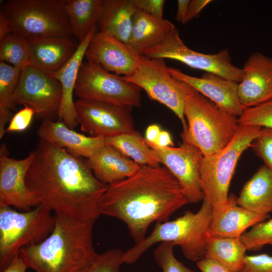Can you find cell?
<instances>
[{
	"label": "cell",
	"instance_id": "1",
	"mask_svg": "<svg viewBox=\"0 0 272 272\" xmlns=\"http://www.w3.org/2000/svg\"><path fill=\"white\" fill-rule=\"evenodd\" d=\"M31 152L26 183L40 203L55 215L95 222L108 185L96 178L85 161L64 149L40 140Z\"/></svg>",
	"mask_w": 272,
	"mask_h": 272
},
{
	"label": "cell",
	"instance_id": "2",
	"mask_svg": "<svg viewBox=\"0 0 272 272\" xmlns=\"http://www.w3.org/2000/svg\"><path fill=\"white\" fill-rule=\"evenodd\" d=\"M188 203L179 183L166 167L141 165L132 176L108 185L99 212L123 222L137 243L152 223L167 221Z\"/></svg>",
	"mask_w": 272,
	"mask_h": 272
},
{
	"label": "cell",
	"instance_id": "3",
	"mask_svg": "<svg viewBox=\"0 0 272 272\" xmlns=\"http://www.w3.org/2000/svg\"><path fill=\"white\" fill-rule=\"evenodd\" d=\"M54 216L51 234L38 244L22 248L20 256L35 272H83L98 254L93 243L95 222Z\"/></svg>",
	"mask_w": 272,
	"mask_h": 272
},
{
	"label": "cell",
	"instance_id": "4",
	"mask_svg": "<svg viewBox=\"0 0 272 272\" xmlns=\"http://www.w3.org/2000/svg\"><path fill=\"white\" fill-rule=\"evenodd\" d=\"M178 84L188 122L186 131L181 133L183 143L197 148L203 156L224 149L237 131L238 118L219 108L187 84L180 81Z\"/></svg>",
	"mask_w": 272,
	"mask_h": 272
},
{
	"label": "cell",
	"instance_id": "5",
	"mask_svg": "<svg viewBox=\"0 0 272 272\" xmlns=\"http://www.w3.org/2000/svg\"><path fill=\"white\" fill-rule=\"evenodd\" d=\"M212 219L213 207L203 200L195 213L187 211L174 220L157 222L150 234L124 252L123 262L134 263L151 247L163 242L179 246L186 258L196 262L205 257Z\"/></svg>",
	"mask_w": 272,
	"mask_h": 272
},
{
	"label": "cell",
	"instance_id": "6",
	"mask_svg": "<svg viewBox=\"0 0 272 272\" xmlns=\"http://www.w3.org/2000/svg\"><path fill=\"white\" fill-rule=\"evenodd\" d=\"M261 127L239 125L230 143L224 149L203 156L200 168L203 200L215 211L223 207L229 198V189L237 162L242 154L259 134Z\"/></svg>",
	"mask_w": 272,
	"mask_h": 272
},
{
	"label": "cell",
	"instance_id": "7",
	"mask_svg": "<svg viewBox=\"0 0 272 272\" xmlns=\"http://www.w3.org/2000/svg\"><path fill=\"white\" fill-rule=\"evenodd\" d=\"M40 203L27 211L18 212L0 205V269L3 271L25 247L38 244L52 232L55 216Z\"/></svg>",
	"mask_w": 272,
	"mask_h": 272
},
{
	"label": "cell",
	"instance_id": "8",
	"mask_svg": "<svg viewBox=\"0 0 272 272\" xmlns=\"http://www.w3.org/2000/svg\"><path fill=\"white\" fill-rule=\"evenodd\" d=\"M65 0H10L1 12L12 33L27 39L73 36L64 10Z\"/></svg>",
	"mask_w": 272,
	"mask_h": 272
},
{
	"label": "cell",
	"instance_id": "9",
	"mask_svg": "<svg viewBox=\"0 0 272 272\" xmlns=\"http://www.w3.org/2000/svg\"><path fill=\"white\" fill-rule=\"evenodd\" d=\"M141 90L123 77L86 61L80 67L75 94L79 99L139 107L141 105Z\"/></svg>",
	"mask_w": 272,
	"mask_h": 272
},
{
	"label": "cell",
	"instance_id": "10",
	"mask_svg": "<svg viewBox=\"0 0 272 272\" xmlns=\"http://www.w3.org/2000/svg\"><path fill=\"white\" fill-rule=\"evenodd\" d=\"M143 55L149 58L175 60L190 67L215 74L237 83L241 81L243 77L242 69L232 63L227 49L215 54L193 50L185 44L176 27L162 42L146 51Z\"/></svg>",
	"mask_w": 272,
	"mask_h": 272
},
{
	"label": "cell",
	"instance_id": "11",
	"mask_svg": "<svg viewBox=\"0 0 272 272\" xmlns=\"http://www.w3.org/2000/svg\"><path fill=\"white\" fill-rule=\"evenodd\" d=\"M124 79L143 89L150 98L164 105L180 120L183 131L187 129L184 115V100L178 81L171 75L164 59L144 55L134 73Z\"/></svg>",
	"mask_w": 272,
	"mask_h": 272
},
{
	"label": "cell",
	"instance_id": "12",
	"mask_svg": "<svg viewBox=\"0 0 272 272\" xmlns=\"http://www.w3.org/2000/svg\"><path fill=\"white\" fill-rule=\"evenodd\" d=\"M61 98L60 83L51 74L31 65L22 71L13 105L31 108L42 121L54 120L58 116Z\"/></svg>",
	"mask_w": 272,
	"mask_h": 272
},
{
	"label": "cell",
	"instance_id": "13",
	"mask_svg": "<svg viewBox=\"0 0 272 272\" xmlns=\"http://www.w3.org/2000/svg\"><path fill=\"white\" fill-rule=\"evenodd\" d=\"M75 108L81 130L91 137L106 138L134 130L132 106L78 99Z\"/></svg>",
	"mask_w": 272,
	"mask_h": 272
},
{
	"label": "cell",
	"instance_id": "14",
	"mask_svg": "<svg viewBox=\"0 0 272 272\" xmlns=\"http://www.w3.org/2000/svg\"><path fill=\"white\" fill-rule=\"evenodd\" d=\"M179 183L189 203L203 200L200 175L203 155L197 148L183 143L180 147H159L147 143Z\"/></svg>",
	"mask_w": 272,
	"mask_h": 272
},
{
	"label": "cell",
	"instance_id": "15",
	"mask_svg": "<svg viewBox=\"0 0 272 272\" xmlns=\"http://www.w3.org/2000/svg\"><path fill=\"white\" fill-rule=\"evenodd\" d=\"M6 144L0 147V205L13 206L27 211L40 203L29 189L26 177L33 160L31 152L26 158L17 160L9 156Z\"/></svg>",
	"mask_w": 272,
	"mask_h": 272
},
{
	"label": "cell",
	"instance_id": "16",
	"mask_svg": "<svg viewBox=\"0 0 272 272\" xmlns=\"http://www.w3.org/2000/svg\"><path fill=\"white\" fill-rule=\"evenodd\" d=\"M141 55L127 43L99 31L92 36L85 57L108 72L129 77L137 69Z\"/></svg>",
	"mask_w": 272,
	"mask_h": 272
},
{
	"label": "cell",
	"instance_id": "17",
	"mask_svg": "<svg viewBox=\"0 0 272 272\" xmlns=\"http://www.w3.org/2000/svg\"><path fill=\"white\" fill-rule=\"evenodd\" d=\"M238 83L240 103L244 108L254 107L272 99V58L256 52L247 58Z\"/></svg>",
	"mask_w": 272,
	"mask_h": 272
},
{
	"label": "cell",
	"instance_id": "18",
	"mask_svg": "<svg viewBox=\"0 0 272 272\" xmlns=\"http://www.w3.org/2000/svg\"><path fill=\"white\" fill-rule=\"evenodd\" d=\"M169 70L174 79L187 84L223 111L235 117L242 113L244 108L239 100L238 83L211 73L206 72L198 78L176 68L169 67Z\"/></svg>",
	"mask_w": 272,
	"mask_h": 272
},
{
	"label": "cell",
	"instance_id": "19",
	"mask_svg": "<svg viewBox=\"0 0 272 272\" xmlns=\"http://www.w3.org/2000/svg\"><path fill=\"white\" fill-rule=\"evenodd\" d=\"M268 217L239 206L237 197L231 194L226 204L213 211V219L207 238H241L248 228L265 220Z\"/></svg>",
	"mask_w": 272,
	"mask_h": 272
},
{
	"label": "cell",
	"instance_id": "20",
	"mask_svg": "<svg viewBox=\"0 0 272 272\" xmlns=\"http://www.w3.org/2000/svg\"><path fill=\"white\" fill-rule=\"evenodd\" d=\"M96 30L97 27L95 26L85 39L78 44L76 52L70 59L60 69L51 74L60 83L62 90L59 118L73 129L78 124L73 98L75 86L86 50Z\"/></svg>",
	"mask_w": 272,
	"mask_h": 272
},
{
	"label": "cell",
	"instance_id": "21",
	"mask_svg": "<svg viewBox=\"0 0 272 272\" xmlns=\"http://www.w3.org/2000/svg\"><path fill=\"white\" fill-rule=\"evenodd\" d=\"M40 140L64 149L78 157H91L105 144V138L86 136L69 127L61 121L43 120L37 130Z\"/></svg>",
	"mask_w": 272,
	"mask_h": 272
},
{
	"label": "cell",
	"instance_id": "22",
	"mask_svg": "<svg viewBox=\"0 0 272 272\" xmlns=\"http://www.w3.org/2000/svg\"><path fill=\"white\" fill-rule=\"evenodd\" d=\"M32 65L51 74L73 56L78 44L73 36H51L28 39Z\"/></svg>",
	"mask_w": 272,
	"mask_h": 272
},
{
	"label": "cell",
	"instance_id": "23",
	"mask_svg": "<svg viewBox=\"0 0 272 272\" xmlns=\"http://www.w3.org/2000/svg\"><path fill=\"white\" fill-rule=\"evenodd\" d=\"M85 162L96 178L107 185L132 176L141 166L115 148L106 144Z\"/></svg>",
	"mask_w": 272,
	"mask_h": 272
},
{
	"label": "cell",
	"instance_id": "24",
	"mask_svg": "<svg viewBox=\"0 0 272 272\" xmlns=\"http://www.w3.org/2000/svg\"><path fill=\"white\" fill-rule=\"evenodd\" d=\"M175 25L163 18H157L137 10L133 15L127 44L139 54L162 42Z\"/></svg>",
	"mask_w": 272,
	"mask_h": 272
},
{
	"label": "cell",
	"instance_id": "25",
	"mask_svg": "<svg viewBox=\"0 0 272 272\" xmlns=\"http://www.w3.org/2000/svg\"><path fill=\"white\" fill-rule=\"evenodd\" d=\"M237 203L256 214L268 216L272 212V169L264 164L259 167L243 186Z\"/></svg>",
	"mask_w": 272,
	"mask_h": 272
},
{
	"label": "cell",
	"instance_id": "26",
	"mask_svg": "<svg viewBox=\"0 0 272 272\" xmlns=\"http://www.w3.org/2000/svg\"><path fill=\"white\" fill-rule=\"evenodd\" d=\"M137 10L132 0H106L104 11L98 23L99 31L127 43L133 16Z\"/></svg>",
	"mask_w": 272,
	"mask_h": 272
},
{
	"label": "cell",
	"instance_id": "27",
	"mask_svg": "<svg viewBox=\"0 0 272 272\" xmlns=\"http://www.w3.org/2000/svg\"><path fill=\"white\" fill-rule=\"evenodd\" d=\"M106 0H65L64 10L72 33L79 43L98 23Z\"/></svg>",
	"mask_w": 272,
	"mask_h": 272
},
{
	"label": "cell",
	"instance_id": "28",
	"mask_svg": "<svg viewBox=\"0 0 272 272\" xmlns=\"http://www.w3.org/2000/svg\"><path fill=\"white\" fill-rule=\"evenodd\" d=\"M246 251L240 238H207L204 257L213 259L231 270L239 272Z\"/></svg>",
	"mask_w": 272,
	"mask_h": 272
},
{
	"label": "cell",
	"instance_id": "29",
	"mask_svg": "<svg viewBox=\"0 0 272 272\" xmlns=\"http://www.w3.org/2000/svg\"><path fill=\"white\" fill-rule=\"evenodd\" d=\"M105 144L111 146L140 165L157 167L160 162L153 150L138 131L123 133L104 139Z\"/></svg>",
	"mask_w": 272,
	"mask_h": 272
},
{
	"label": "cell",
	"instance_id": "30",
	"mask_svg": "<svg viewBox=\"0 0 272 272\" xmlns=\"http://www.w3.org/2000/svg\"><path fill=\"white\" fill-rule=\"evenodd\" d=\"M22 70L0 61V139L12 118L13 98Z\"/></svg>",
	"mask_w": 272,
	"mask_h": 272
},
{
	"label": "cell",
	"instance_id": "31",
	"mask_svg": "<svg viewBox=\"0 0 272 272\" xmlns=\"http://www.w3.org/2000/svg\"><path fill=\"white\" fill-rule=\"evenodd\" d=\"M0 61L21 70L32 65L28 39L14 33L0 39Z\"/></svg>",
	"mask_w": 272,
	"mask_h": 272
},
{
	"label": "cell",
	"instance_id": "32",
	"mask_svg": "<svg viewBox=\"0 0 272 272\" xmlns=\"http://www.w3.org/2000/svg\"><path fill=\"white\" fill-rule=\"evenodd\" d=\"M247 250H257L265 245L272 246V218L253 226L241 237Z\"/></svg>",
	"mask_w": 272,
	"mask_h": 272
},
{
	"label": "cell",
	"instance_id": "33",
	"mask_svg": "<svg viewBox=\"0 0 272 272\" xmlns=\"http://www.w3.org/2000/svg\"><path fill=\"white\" fill-rule=\"evenodd\" d=\"M238 122L241 125L272 128V99L259 105L244 108Z\"/></svg>",
	"mask_w": 272,
	"mask_h": 272
},
{
	"label": "cell",
	"instance_id": "34",
	"mask_svg": "<svg viewBox=\"0 0 272 272\" xmlns=\"http://www.w3.org/2000/svg\"><path fill=\"white\" fill-rule=\"evenodd\" d=\"M174 246L167 242H163L154 250V258L162 272H198L186 266L175 256Z\"/></svg>",
	"mask_w": 272,
	"mask_h": 272
},
{
	"label": "cell",
	"instance_id": "35",
	"mask_svg": "<svg viewBox=\"0 0 272 272\" xmlns=\"http://www.w3.org/2000/svg\"><path fill=\"white\" fill-rule=\"evenodd\" d=\"M124 252L112 248L98 254L94 261L83 272H120Z\"/></svg>",
	"mask_w": 272,
	"mask_h": 272
},
{
	"label": "cell",
	"instance_id": "36",
	"mask_svg": "<svg viewBox=\"0 0 272 272\" xmlns=\"http://www.w3.org/2000/svg\"><path fill=\"white\" fill-rule=\"evenodd\" d=\"M251 147L264 165L272 169V128L262 127Z\"/></svg>",
	"mask_w": 272,
	"mask_h": 272
},
{
	"label": "cell",
	"instance_id": "37",
	"mask_svg": "<svg viewBox=\"0 0 272 272\" xmlns=\"http://www.w3.org/2000/svg\"><path fill=\"white\" fill-rule=\"evenodd\" d=\"M239 272H272V256L266 253L246 255Z\"/></svg>",
	"mask_w": 272,
	"mask_h": 272
},
{
	"label": "cell",
	"instance_id": "38",
	"mask_svg": "<svg viewBox=\"0 0 272 272\" xmlns=\"http://www.w3.org/2000/svg\"><path fill=\"white\" fill-rule=\"evenodd\" d=\"M34 115L32 109L24 106L12 116L6 128V133L24 131L31 124Z\"/></svg>",
	"mask_w": 272,
	"mask_h": 272
},
{
	"label": "cell",
	"instance_id": "39",
	"mask_svg": "<svg viewBox=\"0 0 272 272\" xmlns=\"http://www.w3.org/2000/svg\"><path fill=\"white\" fill-rule=\"evenodd\" d=\"M137 10L157 18H163L165 0H132Z\"/></svg>",
	"mask_w": 272,
	"mask_h": 272
},
{
	"label": "cell",
	"instance_id": "40",
	"mask_svg": "<svg viewBox=\"0 0 272 272\" xmlns=\"http://www.w3.org/2000/svg\"><path fill=\"white\" fill-rule=\"evenodd\" d=\"M196 264L201 272H238L231 270L217 261L207 257L196 261Z\"/></svg>",
	"mask_w": 272,
	"mask_h": 272
},
{
	"label": "cell",
	"instance_id": "41",
	"mask_svg": "<svg viewBox=\"0 0 272 272\" xmlns=\"http://www.w3.org/2000/svg\"><path fill=\"white\" fill-rule=\"evenodd\" d=\"M211 2V0H189L185 23L197 18L202 10Z\"/></svg>",
	"mask_w": 272,
	"mask_h": 272
},
{
	"label": "cell",
	"instance_id": "42",
	"mask_svg": "<svg viewBox=\"0 0 272 272\" xmlns=\"http://www.w3.org/2000/svg\"><path fill=\"white\" fill-rule=\"evenodd\" d=\"M28 268L19 253H18L9 265L2 272H26Z\"/></svg>",
	"mask_w": 272,
	"mask_h": 272
},
{
	"label": "cell",
	"instance_id": "43",
	"mask_svg": "<svg viewBox=\"0 0 272 272\" xmlns=\"http://www.w3.org/2000/svg\"><path fill=\"white\" fill-rule=\"evenodd\" d=\"M161 131L160 127L158 124H153L148 126L145 137L147 143L155 144Z\"/></svg>",
	"mask_w": 272,
	"mask_h": 272
},
{
	"label": "cell",
	"instance_id": "44",
	"mask_svg": "<svg viewBox=\"0 0 272 272\" xmlns=\"http://www.w3.org/2000/svg\"><path fill=\"white\" fill-rule=\"evenodd\" d=\"M189 0L177 1V9L175 20L179 23L185 24L187 10Z\"/></svg>",
	"mask_w": 272,
	"mask_h": 272
},
{
	"label": "cell",
	"instance_id": "45",
	"mask_svg": "<svg viewBox=\"0 0 272 272\" xmlns=\"http://www.w3.org/2000/svg\"><path fill=\"white\" fill-rule=\"evenodd\" d=\"M152 144L159 147H168L174 145L170 134L166 130H161L156 143Z\"/></svg>",
	"mask_w": 272,
	"mask_h": 272
},
{
	"label": "cell",
	"instance_id": "46",
	"mask_svg": "<svg viewBox=\"0 0 272 272\" xmlns=\"http://www.w3.org/2000/svg\"><path fill=\"white\" fill-rule=\"evenodd\" d=\"M12 33L10 24L4 15L0 13V39H2L6 35Z\"/></svg>",
	"mask_w": 272,
	"mask_h": 272
}]
</instances>
